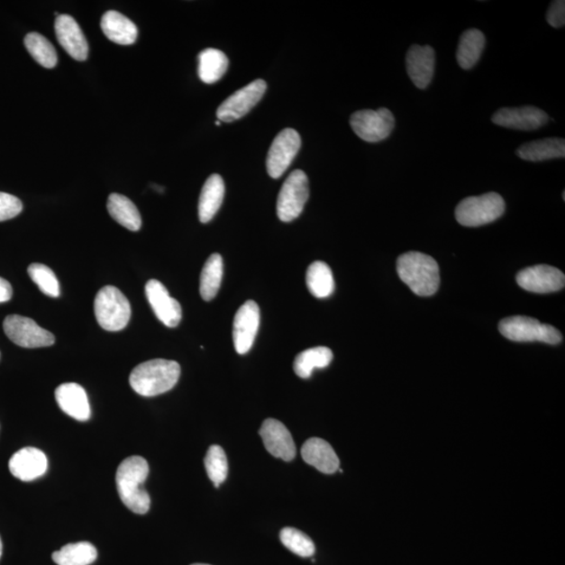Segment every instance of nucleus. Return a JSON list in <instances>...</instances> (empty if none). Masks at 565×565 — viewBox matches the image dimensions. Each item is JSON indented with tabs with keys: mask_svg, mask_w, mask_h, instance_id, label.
I'll return each mask as SVG.
<instances>
[{
	"mask_svg": "<svg viewBox=\"0 0 565 565\" xmlns=\"http://www.w3.org/2000/svg\"><path fill=\"white\" fill-rule=\"evenodd\" d=\"M107 210L113 219L132 232H138L141 227V217L138 207L124 195L110 194Z\"/></svg>",
	"mask_w": 565,
	"mask_h": 565,
	"instance_id": "nucleus-25",
	"label": "nucleus"
},
{
	"mask_svg": "<svg viewBox=\"0 0 565 565\" xmlns=\"http://www.w3.org/2000/svg\"><path fill=\"white\" fill-rule=\"evenodd\" d=\"M205 465L207 476L218 487L224 482L229 473V462L223 447L213 445L206 452Z\"/></svg>",
	"mask_w": 565,
	"mask_h": 565,
	"instance_id": "nucleus-33",
	"label": "nucleus"
},
{
	"mask_svg": "<svg viewBox=\"0 0 565 565\" xmlns=\"http://www.w3.org/2000/svg\"><path fill=\"white\" fill-rule=\"evenodd\" d=\"M225 185L223 178L213 174L206 179L201 191L198 203V216L200 223H207L215 217L223 203Z\"/></svg>",
	"mask_w": 565,
	"mask_h": 565,
	"instance_id": "nucleus-23",
	"label": "nucleus"
},
{
	"mask_svg": "<svg viewBox=\"0 0 565 565\" xmlns=\"http://www.w3.org/2000/svg\"><path fill=\"white\" fill-rule=\"evenodd\" d=\"M95 314L104 330L116 333L126 328L132 317V306L121 290L105 286L96 296Z\"/></svg>",
	"mask_w": 565,
	"mask_h": 565,
	"instance_id": "nucleus-4",
	"label": "nucleus"
},
{
	"mask_svg": "<svg viewBox=\"0 0 565 565\" xmlns=\"http://www.w3.org/2000/svg\"><path fill=\"white\" fill-rule=\"evenodd\" d=\"M229 68V59L223 51L206 49L198 56V76L206 84L216 83Z\"/></svg>",
	"mask_w": 565,
	"mask_h": 565,
	"instance_id": "nucleus-27",
	"label": "nucleus"
},
{
	"mask_svg": "<svg viewBox=\"0 0 565 565\" xmlns=\"http://www.w3.org/2000/svg\"><path fill=\"white\" fill-rule=\"evenodd\" d=\"M9 469L23 482H32L43 476L48 470V458L44 452L35 447H25L18 451L9 462Z\"/></svg>",
	"mask_w": 565,
	"mask_h": 565,
	"instance_id": "nucleus-19",
	"label": "nucleus"
},
{
	"mask_svg": "<svg viewBox=\"0 0 565 565\" xmlns=\"http://www.w3.org/2000/svg\"><path fill=\"white\" fill-rule=\"evenodd\" d=\"M21 200L8 193L0 192V223L15 218L23 212Z\"/></svg>",
	"mask_w": 565,
	"mask_h": 565,
	"instance_id": "nucleus-36",
	"label": "nucleus"
},
{
	"mask_svg": "<svg viewBox=\"0 0 565 565\" xmlns=\"http://www.w3.org/2000/svg\"><path fill=\"white\" fill-rule=\"evenodd\" d=\"M223 278V260L219 253L207 259L200 276V295L205 301H212L218 295Z\"/></svg>",
	"mask_w": 565,
	"mask_h": 565,
	"instance_id": "nucleus-28",
	"label": "nucleus"
},
{
	"mask_svg": "<svg viewBox=\"0 0 565 565\" xmlns=\"http://www.w3.org/2000/svg\"><path fill=\"white\" fill-rule=\"evenodd\" d=\"M29 276L45 296L58 297L60 296L59 281L54 271L47 265L32 263L28 269Z\"/></svg>",
	"mask_w": 565,
	"mask_h": 565,
	"instance_id": "nucleus-34",
	"label": "nucleus"
},
{
	"mask_svg": "<svg viewBox=\"0 0 565 565\" xmlns=\"http://www.w3.org/2000/svg\"><path fill=\"white\" fill-rule=\"evenodd\" d=\"M505 207V200L501 195L495 192L487 193L460 201L456 209V218L463 226H482L501 218Z\"/></svg>",
	"mask_w": 565,
	"mask_h": 565,
	"instance_id": "nucleus-5",
	"label": "nucleus"
},
{
	"mask_svg": "<svg viewBox=\"0 0 565 565\" xmlns=\"http://www.w3.org/2000/svg\"><path fill=\"white\" fill-rule=\"evenodd\" d=\"M4 330L6 336L23 348L34 349L50 347L55 343V336L39 326L32 318L12 314L5 317Z\"/></svg>",
	"mask_w": 565,
	"mask_h": 565,
	"instance_id": "nucleus-9",
	"label": "nucleus"
},
{
	"mask_svg": "<svg viewBox=\"0 0 565 565\" xmlns=\"http://www.w3.org/2000/svg\"><path fill=\"white\" fill-rule=\"evenodd\" d=\"M301 145V136L295 129L286 128L276 136L266 159L270 178L277 179L282 177L300 151Z\"/></svg>",
	"mask_w": 565,
	"mask_h": 565,
	"instance_id": "nucleus-11",
	"label": "nucleus"
},
{
	"mask_svg": "<svg viewBox=\"0 0 565 565\" xmlns=\"http://www.w3.org/2000/svg\"><path fill=\"white\" fill-rule=\"evenodd\" d=\"M333 360V353L327 347L305 350L296 357L295 372L301 378H310L314 369L327 368Z\"/></svg>",
	"mask_w": 565,
	"mask_h": 565,
	"instance_id": "nucleus-29",
	"label": "nucleus"
},
{
	"mask_svg": "<svg viewBox=\"0 0 565 565\" xmlns=\"http://www.w3.org/2000/svg\"><path fill=\"white\" fill-rule=\"evenodd\" d=\"M486 38L477 29L467 30L460 36L457 51V59L460 68L469 70L479 60L485 49Z\"/></svg>",
	"mask_w": 565,
	"mask_h": 565,
	"instance_id": "nucleus-26",
	"label": "nucleus"
},
{
	"mask_svg": "<svg viewBox=\"0 0 565 565\" xmlns=\"http://www.w3.org/2000/svg\"><path fill=\"white\" fill-rule=\"evenodd\" d=\"M266 89L268 84L262 79H258L237 90L219 106L217 110L219 121L232 123L243 118L261 101Z\"/></svg>",
	"mask_w": 565,
	"mask_h": 565,
	"instance_id": "nucleus-10",
	"label": "nucleus"
},
{
	"mask_svg": "<svg viewBox=\"0 0 565 565\" xmlns=\"http://www.w3.org/2000/svg\"><path fill=\"white\" fill-rule=\"evenodd\" d=\"M24 45L30 55L41 67L45 68H54L56 67L58 62L57 51L54 45L47 38L38 34V32H30L24 38Z\"/></svg>",
	"mask_w": 565,
	"mask_h": 565,
	"instance_id": "nucleus-32",
	"label": "nucleus"
},
{
	"mask_svg": "<svg viewBox=\"0 0 565 565\" xmlns=\"http://www.w3.org/2000/svg\"><path fill=\"white\" fill-rule=\"evenodd\" d=\"M149 476V464L144 458L134 456L123 460L116 471L115 482L121 501L136 515H146L151 499L142 488Z\"/></svg>",
	"mask_w": 565,
	"mask_h": 565,
	"instance_id": "nucleus-1",
	"label": "nucleus"
},
{
	"mask_svg": "<svg viewBox=\"0 0 565 565\" xmlns=\"http://www.w3.org/2000/svg\"><path fill=\"white\" fill-rule=\"evenodd\" d=\"M3 555V542H2V538H0V558H2Z\"/></svg>",
	"mask_w": 565,
	"mask_h": 565,
	"instance_id": "nucleus-39",
	"label": "nucleus"
},
{
	"mask_svg": "<svg viewBox=\"0 0 565 565\" xmlns=\"http://www.w3.org/2000/svg\"><path fill=\"white\" fill-rule=\"evenodd\" d=\"M397 272L415 295L432 296L439 289L440 269L436 260L418 251L406 252L399 257Z\"/></svg>",
	"mask_w": 565,
	"mask_h": 565,
	"instance_id": "nucleus-3",
	"label": "nucleus"
},
{
	"mask_svg": "<svg viewBox=\"0 0 565 565\" xmlns=\"http://www.w3.org/2000/svg\"><path fill=\"white\" fill-rule=\"evenodd\" d=\"M518 158L524 160L539 162L554 159H564L565 141L549 138L527 142L518 148Z\"/></svg>",
	"mask_w": 565,
	"mask_h": 565,
	"instance_id": "nucleus-24",
	"label": "nucleus"
},
{
	"mask_svg": "<svg viewBox=\"0 0 565 565\" xmlns=\"http://www.w3.org/2000/svg\"><path fill=\"white\" fill-rule=\"evenodd\" d=\"M350 125L359 138L369 142H378L388 138L395 127L391 110H360L351 115Z\"/></svg>",
	"mask_w": 565,
	"mask_h": 565,
	"instance_id": "nucleus-8",
	"label": "nucleus"
},
{
	"mask_svg": "<svg viewBox=\"0 0 565 565\" xmlns=\"http://www.w3.org/2000/svg\"><path fill=\"white\" fill-rule=\"evenodd\" d=\"M549 115L534 106L502 108L492 116L496 125L509 129L532 132L547 124Z\"/></svg>",
	"mask_w": 565,
	"mask_h": 565,
	"instance_id": "nucleus-15",
	"label": "nucleus"
},
{
	"mask_svg": "<svg viewBox=\"0 0 565 565\" xmlns=\"http://www.w3.org/2000/svg\"><path fill=\"white\" fill-rule=\"evenodd\" d=\"M282 543L292 553L304 558L314 556L315 545L311 538L295 528H284L280 533Z\"/></svg>",
	"mask_w": 565,
	"mask_h": 565,
	"instance_id": "nucleus-35",
	"label": "nucleus"
},
{
	"mask_svg": "<svg viewBox=\"0 0 565 565\" xmlns=\"http://www.w3.org/2000/svg\"><path fill=\"white\" fill-rule=\"evenodd\" d=\"M13 296V288L11 284L0 278V304L9 302Z\"/></svg>",
	"mask_w": 565,
	"mask_h": 565,
	"instance_id": "nucleus-38",
	"label": "nucleus"
},
{
	"mask_svg": "<svg viewBox=\"0 0 565 565\" xmlns=\"http://www.w3.org/2000/svg\"><path fill=\"white\" fill-rule=\"evenodd\" d=\"M302 457L318 471L333 474L340 469V459L333 446L320 438H311L302 447Z\"/></svg>",
	"mask_w": 565,
	"mask_h": 565,
	"instance_id": "nucleus-21",
	"label": "nucleus"
},
{
	"mask_svg": "<svg viewBox=\"0 0 565 565\" xmlns=\"http://www.w3.org/2000/svg\"><path fill=\"white\" fill-rule=\"evenodd\" d=\"M145 289L147 300L159 320L169 328L178 327L183 310L180 304L169 295L166 286L158 280H150Z\"/></svg>",
	"mask_w": 565,
	"mask_h": 565,
	"instance_id": "nucleus-14",
	"label": "nucleus"
},
{
	"mask_svg": "<svg viewBox=\"0 0 565 565\" xmlns=\"http://www.w3.org/2000/svg\"><path fill=\"white\" fill-rule=\"evenodd\" d=\"M216 125H217V126H220V125H221L220 121H217V122H216Z\"/></svg>",
	"mask_w": 565,
	"mask_h": 565,
	"instance_id": "nucleus-41",
	"label": "nucleus"
},
{
	"mask_svg": "<svg viewBox=\"0 0 565 565\" xmlns=\"http://www.w3.org/2000/svg\"><path fill=\"white\" fill-rule=\"evenodd\" d=\"M179 363L173 360H153L141 363L129 377L130 386L142 397H154L177 386L180 377Z\"/></svg>",
	"mask_w": 565,
	"mask_h": 565,
	"instance_id": "nucleus-2",
	"label": "nucleus"
},
{
	"mask_svg": "<svg viewBox=\"0 0 565 565\" xmlns=\"http://www.w3.org/2000/svg\"><path fill=\"white\" fill-rule=\"evenodd\" d=\"M260 436L266 450L275 458L290 462L296 458V447L290 432L282 422L268 419L263 422Z\"/></svg>",
	"mask_w": 565,
	"mask_h": 565,
	"instance_id": "nucleus-16",
	"label": "nucleus"
},
{
	"mask_svg": "<svg viewBox=\"0 0 565 565\" xmlns=\"http://www.w3.org/2000/svg\"><path fill=\"white\" fill-rule=\"evenodd\" d=\"M516 281L524 290L534 294H551L564 287L561 270L550 265H535L518 272Z\"/></svg>",
	"mask_w": 565,
	"mask_h": 565,
	"instance_id": "nucleus-12",
	"label": "nucleus"
},
{
	"mask_svg": "<svg viewBox=\"0 0 565 565\" xmlns=\"http://www.w3.org/2000/svg\"><path fill=\"white\" fill-rule=\"evenodd\" d=\"M436 67V54L430 45L421 47L414 44L406 54V69L408 77L420 89H425L430 86Z\"/></svg>",
	"mask_w": 565,
	"mask_h": 565,
	"instance_id": "nucleus-18",
	"label": "nucleus"
},
{
	"mask_svg": "<svg viewBox=\"0 0 565 565\" xmlns=\"http://www.w3.org/2000/svg\"><path fill=\"white\" fill-rule=\"evenodd\" d=\"M101 29L110 41L120 45L133 44L139 35L138 27L116 11H108L102 16Z\"/></svg>",
	"mask_w": 565,
	"mask_h": 565,
	"instance_id": "nucleus-22",
	"label": "nucleus"
},
{
	"mask_svg": "<svg viewBox=\"0 0 565 565\" xmlns=\"http://www.w3.org/2000/svg\"><path fill=\"white\" fill-rule=\"evenodd\" d=\"M61 411L77 421H87L92 415L86 389L74 382L63 383L55 391Z\"/></svg>",
	"mask_w": 565,
	"mask_h": 565,
	"instance_id": "nucleus-20",
	"label": "nucleus"
},
{
	"mask_svg": "<svg viewBox=\"0 0 565 565\" xmlns=\"http://www.w3.org/2000/svg\"><path fill=\"white\" fill-rule=\"evenodd\" d=\"M55 32L58 42L77 61H86L88 57V42L80 25L70 15L62 14L56 18Z\"/></svg>",
	"mask_w": 565,
	"mask_h": 565,
	"instance_id": "nucleus-17",
	"label": "nucleus"
},
{
	"mask_svg": "<svg viewBox=\"0 0 565 565\" xmlns=\"http://www.w3.org/2000/svg\"><path fill=\"white\" fill-rule=\"evenodd\" d=\"M192 565H210V564L195 563V564H192Z\"/></svg>",
	"mask_w": 565,
	"mask_h": 565,
	"instance_id": "nucleus-40",
	"label": "nucleus"
},
{
	"mask_svg": "<svg viewBox=\"0 0 565 565\" xmlns=\"http://www.w3.org/2000/svg\"><path fill=\"white\" fill-rule=\"evenodd\" d=\"M309 198V181L302 170H295L285 180L277 203L278 217L291 223L301 215Z\"/></svg>",
	"mask_w": 565,
	"mask_h": 565,
	"instance_id": "nucleus-7",
	"label": "nucleus"
},
{
	"mask_svg": "<svg viewBox=\"0 0 565 565\" xmlns=\"http://www.w3.org/2000/svg\"><path fill=\"white\" fill-rule=\"evenodd\" d=\"M260 327V308L258 304L248 301L239 308L233 320L232 340L238 354L250 352L255 342Z\"/></svg>",
	"mask_w": 565,
	"mask_h": 565,
	"instance_id": "nucleus-13",
	"label": "nucleus"
},
{
	"mask_svg": "<svg viewBox=\"0 0 565 565\" xmlns=\"http://www.w3.org/2000/svg\"><path fill=\"white\" fill-rule=\"evenodd\" d=\"M306 283L311 295L317 298H326L333 294L335 288L333 270L329 265L316 261L307 269Z\"/></svg>",
	"mask_w": 565,
	"mask_h": 565,
	"instance_id": "nucleus-30",
	"label": "nucleus"
},
{
	"mask_svg": "<svg viewBox=\"0 0 565 565\" xmlns=\"http://www.w3.org/2000/svg\"><path fill=\"white\" fill-rule=\"evenodd\" d=\"M547 21L551 27L560 29L565 24V2L556 0L551 4L547 13Z\"/></svg>",
	"mask_w": 565,
	"mask_h": 565,
	"instance_id": "nucleus-37",
	"label": "nucleus"
},
{
	"mask_svg": "<svg viewBox=\"0 0 565 565\" xmlns=\"http://www.w3.org/2000/svg\"><path fill=\"white\" fill-rule=\"evenodd\" d=\"M96 558L95 545L87 542L68 543L53 554L57 565H90Z\"/></svg>",
	"mask_w": 565,
	"mask_h": 565,
	"instance_id": "nucleus-31",
	"label": "nucleus"
},
{
	"mask_svg": "<svg viewBox=\"0 0 565 565\" xmlns=\"http://www.w3.org/2000/svg\"><path fill=\"white\" fill-rule=\"evenodd\" d=\"M498 329L506 339L512 342H541L549 345H558L562 342L560 330L529 316L506 317L499 323Z\"/></svg>",
	"mask_w": 565,
	"mask_h": 565,
	"instance_id": "nucleus-6",
	"label": "nucleus"
}]
</instances>
